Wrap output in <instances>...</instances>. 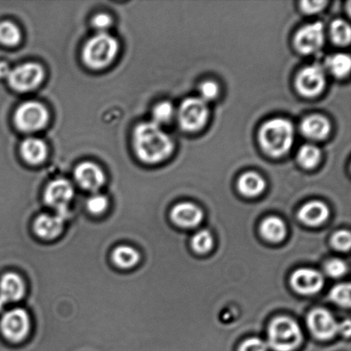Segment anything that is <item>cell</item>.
<instances>
[{
	"mask_svg": "<svg viewBox=\"0 0 351 351\" xmlns=\"http://www.w3.org/2000/svg\"><path fill=\"white\" fill-rule=\"evenodd\" d=\"M339 331L342 332L343 335L350 337V322L348 321L343 322L341 325L339 326Z\"/></svg>",
	"mask_w": 351,
	"mask_h": 351,
	"instance_id": "cell-39",
	"label": "cell"
},
{
	"mask_svg": "<svg viewBox=\"0 0 351 351\" xmlns=\"http://www.w3.org/2000/svg\"><path fill=\"white\" fill-rule=\"evenodd\" d=\"M332 300L342 307L350 308V285L341 284L337 285L331 291Z\"/></svg>",
	"mask_w": 351,
	"mask_h": 351,
	"instance_id": "cell-30",
	"label": "cell"
},
{
	"mask_svg": "<svg viewBox=\"0 0 351 351\" xmlns=\"http://www.w3.org/2000/svg\"><path fill=\"white\" fill-rule=\"evenodd\" d=\"M178 118L182 129L187 132H197L206 125L208 119L206 102L201 98H188L179 108Z\"/></svg>",
	"mask_w": 351,
	"mask_h": 351,
	"instance_id": "cell-5",
	"label": "cell"
},
{
	"mask_svg": "<svg viewBox=\"0 0 351 351\" xmlns=\"http://www.w3.org/2000/svg\"><path fill=\"white\" fill-rule=\"evenodd\" d=\"M239 351H267V346L263 340L252 338L246 340L241 346Z\"/></svg>",
	"mask_w": 351,
	"mask_h": 351,
	"instance_id": "cell-35",
	"label": "cell"
},
{
	"mask_svg": "<svg viewBox=\"0 0 351 351\" xmlns=\"http://www.w3.org/2000/svg\"><path fill=\"white\" fill-rule=\"evenodd\" d=\"M213 245L212 234L208 230H201L192 239L193 249L199 254L208 253Z\"/></svg>",
	"mask_w": 351,
	"mask_h": 351,
	"instance_id": "cell-29",
	"label": "cell"
},
{
	"mask_svg": "<svg viewBox=\"0 0 351 351\" xmlns=\"http://www.w3.org/2000/svg\"><path fill=\"white\" fill-rule=\"evenodd\" d=\"M301 132L306 137L312 140H323L331 132V125L325 117L312 115L306 118L301 123Z\"/></svg>",
	"mask_w": 351,
	"mask_h": 351,
	"instance_id": "cell-18",
	"label": "cell"
},
{
	"mask_svg": "<svg viewBox=\"0 0 351 351\" xmlns=\"http://www.w3.org/2000/svg\"><path fill=\"white\" fill-rule=\"evenodd\" d=\"M295 138L294 127L285 119H274L264 123L259 132V141L265 152L280 157L291 149Z\"/></svg>",
	"mask_w": 351,
	"mask_h": 351,
	"instance_id": "cell-2",
	"label": "cell"
},
{
	"mask_svg": "<svg viewBox=\"0 0 351 351\" xmlns=\"http://www.w3.org/2000/svg\"><path fill=\"white\" fill-rule=\"evenodd\" d=\"M74 189L65 179H57L47 185L45 191V202L57 211V215L66 218L68 206L73 198Z\"/></svg>",
	"mask_w": 351,
	"mask_h": 351,
	"instance_id": "cell-9",
	"label": "cell"
},
{
	"mask_svg": "<svg viewBox=\"0 0 351 351\" xmlns=\"http://www.w3.org/2000/svg\"><path fill=\"white\" fill-rule=\"evenodd\" d=\"M119 43L114 37L106 33H101L86 43L82 58L88 67L94 70L108 66L117 56Z\"/></svg>",
	"mask_w": 351,
	"mask_h": 351,
	"instance_id": "cell-3",
	"label": "cell"
},
{
	"mask_svg": "<svg viewBox=\"0 0 351 351\" xmlns=\"http://www.w3.org/2000/svg\"><path fill=\"white\" fill-rule=\"evenodd\" d=\"M174 115V108L170 102L163 101L159 103L154 108L153 117L154 123L160 126L168 123L173 119Z\"/></svg>",
	"mask_w": 351,
	"mask_h": 351,
	"instance_id": "cell-28",
	"label": "cell"
},
{
	"mask_svg": "<svg viewBox=\"0 0 351 351\" xmlns=\"http://www.w3.org/2000/svg\"><path fill=\"white\" fill-rule=\"evenodd\" d=\"M199 93H201L202 99L205 102L206 101H212L218 96L219 86L216 82L213 81H206L203 82L199 88Z\"/></svg>",
	"mask_w": 351,
	"mask_h": 351,
	"instance_id": "cell-34",
	"label": "cell"
},
{
	"mask_svg": "<svg viewBox=\"0 0 351 351\" xmlns=\"http://www.w3.org/2000/svg\"><path fill=\"white\" fill-rule=\"evenodd\" d=\"M330 71L337 77H345L350 73L351 60L348 54L338 53L326 60Z\"/></svg>",
	"mask_w": 351,
	"mask_h": 351,
	"instance_id": "cell-25",
	"label": "cell"
},
{
	"mask_svg": "<svg viewBox=\"0 0 351 351\" xmlns=\"http://www.w3.org/2000/svg\"><path fill=\"white\" fill-rule=\"evenodd\" d=\"M203 213L197 206L192 203H180L175 206L171 212L173 221L184 228H192L202 222Z\"/></svg>",
	"mask_w": 351,
	"mask_h": 351,
	"instance_id": "cell-16",
	"label": "cell"
},
{
	"mask_svg": "<svg viewBox=\"0 0 351 351\" xmlns=\"http://www.w3.org/2000/svg\"><path fill=\"white\" fill-rule=\"evenodd\" d=\"M43 77V69L40 64L26 63L10 71L7 79L14 90L27 92L37 88Z\"/></svg>",
	"mask_w": 351,
	"mask_h": 351,
	"instance_id": "cell-7",
	"label": "cell"
},
{
	"mask_svg": "<svg viewBox=\"0 0 351 351\" xmlns=\"http://www.w3.org/2000/svg\"><path fill=\"white\" fill-rule=\"evenodd\" d=\"M49 115L46 108L39 102L24 103L16 110L15 123L21 132H34L47 125Z\"/></svg>",
	"mask_w": 351,
	"mask_h": 351,
	"instance_id": "cell-6",
	"label": "cell"
},
{
	"mask_svg": "<svg viewBox=\"0 0 351 351\" xmlns=\"http://www.w3.org/2000/svg\"><path fill=\"white\" fill-rule=\"evenodd\" d=\"M302 340L300 326L288 317H278L271 323L268 330V343L275 351H292Z\"/></svg>",
	"mask_w": 351,
	"mask_h": 351,
	"instance_id": "cell-4",
	"label": "cell"
},
{
	"mask_svg": "<svg viewBox=\"0 0 351 351\" xmlns=\"http://www.w3.org/2000/svg\"><path fill=\"white\" fill-rule=\"evenodd\" d=\"M21 154L26 162L31 165H39L46 160L47 147L43 141L37 138H27L21 145Z\"/></svg>",
	"mask_w": 351,
	"mask_h": 351,
	"instance_id": "cell-20",
	"label": "cell"
},
{
	"mask_svg": "<svg viewBox=\"0 0 351 351\" xmlns=\"http://www.w3.org/2000/svg\"><path fill=\"white\" fill-rule=\"evenodd\" d=\"M25 293V285L22 278L16 274L3 275L0 280V309L10 302H16Z\"/></svg>",
	"mask_w": 351,
	"mask_h": 351,
	"instance_id": "cell-15",
	"label": "cell"
},
{
	"mask_svg": "<svg viewBox=\"0 0 351 351\" xmlns=\"http://www.w3.org/2000/svg\"><path fill=\"white\" fill-rule=\"evenodd\" d=\"M326 3V1H302L301 8L306 13H316L321 12Z\"/></svg>",
	"mask_w": 351,
	"mask_h": 351,
	"instance_id": "cell-37",
	"label": "cell"
},
{
	"mask_svg": "<svg viewBox=\"0 0 351 351\" xmlns=\"http://www.w3.org/2000/svg\"><path fill=\"white\" fill-rule=\"evenodd\" d=\"M331 36L333 43L339 46H346L350 43L351 30L348 23L342 19L335 20L332 23Z\"/></svg>",
	"mask_w": 351,
	"mask_h": 351,
	"instance_id": "cell-26",
	"label": "cell"
},
{
	"mask_svg": "<svg viewBox=\"0 0 351 351\" xmlns=\"http://www.w3.org/2000/svg\"><path fill=\"white\" fill-rule=\"evenodd\" d=\"M321 150L315 145L307 144V145L302 146L298 151V160L302 167L312 169L315 167L321 160Z\"/></svg>",
	"mask_w": 351,
	"mask_h": 351,
	"instance_id": "cell-24",
	"label": "cell"
},
{
	"mask_svg": "<svg viewBox=\"0 0 351 351\" xmlns=\"http://www.w3.org/2000/svg\"><path fill=\"white\" fill-rule=\"evenodd\" d=\"M21 32L12 22L0 23V43L7 47H14L20 43Z\"/></svg>",
	"mask_w": 351,
	"mask_h": 351,
	"instance_id": "cell-27",
	"label": "cell"
},
{
	"mask_svg": "<svg viewBox=\"0 0 351 351\" xmlns=\"http://www.w3.org/2000/svg\"><path fill=\"white\" fill-rule=\"evenodd\" d=\"M325 85V72L319 64L309 65L302 69L295 79L298 91L305 97L319 95L324 89Z\"/></svg>",
	"mask_w": 351,
	"mask_h": 351,
	"instance_id": "cell-10",
	"label": "cell"
},
{
	"mask_svg": "<svg viewBox=\"0 0 351 351\" xmlns=\"http://www.w3.org/2000/svg\"><path fill=\"white\" fill-rule=\"evenodd\" d=\"M93 26L101 31H104L108 29L112 24L111 16L106 15V14H98L92 20Z\"/></svg>",
	"mask_w": 351,
	"mask_h": 351,
	"instance_id": "cell-36",
	"label": "cell"
},
{
	"mask_svg": "<svg viewBox=\"0 0 351 351\" xmlns=\"http://www.w3.org/2000/svg\"><path fill=\"white\" fill-rule=\"evenodd\" d=\"M329 209L324 203L314 201L305 204L299 211V218L306 225L317 226L328 219Z\"/></svg>",
	"mask_w": 351,
	"mask_h": 351,
	"instance_id": "cell-19",
	"label": "cell"
},
{
	"mask_svg": "<svg viewBox=\"0 0 351 351\" xmlns=\"http://www.w3.org/2000/svg\"><path fill=\"white\" fill-rule=\"evenodd\" d=\"M261 232L265 239L271 242H280L287 234V227L280 219L270 217L261 223Z\"/></svg>",
	"mask_w": 351,
	"mask_h": 351,
	"instance_id": "cell-23",
	"label": "cell"
},
{
	"mask_svg": "<svg viewBox=\"0 0 351 351\" xmlns=\"http://www.w3.org/2000/svg\"><path fill=\"white\" fill-rule=\"evenodd\" d=\"M10 69L8 64L5 62H0V78H7L10 72Z\"/></svg>",
	"mask_w": 351,
	"mask_h": 351,
	"instance_id": "cell-38",
	"label": "cell"
},
{
	"mask_svg": "<svg viewBox=\"0 0 351 351\" xmlns=\"http://www.w3.org/2000/svg\"><path fill=\"white\" fill-rule=\"evenodd\" d=\"M108 206V199L102 195H95L88 199L87 208L93 215H101Z\"/></svg>",
	"mask_w": 351,
	"mask_h": 351,
	"instance_id": "cell-31",
	"label": "cell"
},
{
	"mask_svg": "<svg viewBox=\"0 0 351 351\" xmlns=\"http://www.w3.org/2000/svg\"><path fill=\"white\" fill-rule=\"evenodd\" d=\"M237 187L243 195L254 197L263 192L266 188V182L259 174L249 171L241 176Z\"/></svg>",
	"mask_w": 351,
	"mask_h": 351,
	"instance_id": "cell-21",
	"label": "cell"
},
{
	"mask_svg": "<svg viewBox=\"0 0 351 351\" xmlns=\"http://www.w3.org/2000/svg\"><path fill=\"white\" fill-rule=\"evenodd\" d=\"M112 258L116 266L122 269H130L139 263L140 254L132 247L119 246L113 250Z\"/></svg>",
	"mask_w": 351,
	"mask_h": 351,
	"instance_id": "cell-22",
	"label": "cell"
},
{
	"mask_svg": "<svg viewBox=\"0 0 351 351\" xmlns=\"http://www.w3.org/2000/svg\"><path fill=\"white\" fill-rule=\"evenodd\" d=\"M64 219V217L58 215H41L34 222V232L45 240L56 239L63 230Z\"/></svg>",
	"mask_w": 351,
	"mask_h": 351,
	"instance_id": "cell-17",
	"label": "cell"
},
{
	"mask_svg": "<svg viewBox=\"0 0 351 351\" xmlns=\"http://www.w3.org/2000/svg\"><path fill=\"white\" fill-rule=\"evenodd\" d=\"M29 317L22 308L12 309L3 315L0 328L3 335L10 342L19 343L26 338L29 331Z\"/></svg>",
	"mask_w": 351,
	"mask_h": 351,
	"instance_id": "cell-8",
	"label": "cell"
},
{
	"mask_svg": "<svg viewBox=\"0 0 351 351\" xmlns=\"http://www.w3.org/2000/svg\"><path fill=\"white\" fill-rule=\"evenodd\" d=\"M324 40V26L322 23L316 22L298 30L295 36V46L301 53L311 54L323 46Z\"/></svg>",
	"mask_w": 351,
	"mask_h": 351,
	"instance_id": "cell-11",
	"label": "cell"
},
{
	"mask_svg": "<svg viewBox=\"0 0 351 351\" xmlns=\"http://www.w3.org/2000/svg\"><path fill=\"white\" fill-rule=\"evenodd\" d=\"M348 267L346 263L339 259L329 261L326 265V271L329 276L340 278L346 274Z\"/></svg>",
	"mask_w": 351,
	"mask_h": 351,
	"instance_id": "cell-33",
	"label": "cell"
},
{
	"mask_svg": "<svg viewBox=\"0 0 351 351\" xmlns=\"http://www.w3.org/2000/svg\"><path fill=\"white\" fill-rule=\"evenodd\" d=\"M308 324L313 335L322 340L331 339L339 332V325L331 313L324 308H316L308 315Z\"/></svg>",
	"mask_w": 351,
	"mask_h": 351,
	"instance_id": "cell-12",
	"label": "cell"
},
{
	"mask_svg": "<svg viewBox=\"0 0 351 351\" xmlns=\"http://www.w3.org/2000/svg\"><path fill=\"white\" fill-rule=\"evenodd\" d=\"M332 244L336 250L348 251L350 249L351 237L349 232L340 230L333 235Z\"/></svg>",
	"mask_w": 351,
	"mask_h": 351,
	"instance_id": "cell-32",
	"label": "cell"
},
{
	"mask_svg": "<svg viewBox=\"0 0 351 351\" xmlns=\"http://www.w3.org/2000/svg\"><path fill=\"white\" fill-rule=\"evenodd\" d=\"M133 141L137 156L144 163L161 162L173 153V143L171 137L153 121L137 126Z\"/></svg>",
	"mask_w": 351,
	"mask_h": 351,
	"instance_id": "cell-1",
	"label": "cell"
},
{
	"mask_svg": "<svg viewBox=\"0 0 351 351\" xmlns=\"http://www.w3.org/2000/svg\"><path fill=\"white\" fill-rule=\"evenodd\" d=\"M75 178L82 189L92 192L99 191L105 182V175L101 168L90 162L79 165L75 171Z\"/></svg>",
	"mask_w": 351,
	"mask_h": 351,
	"instance_id": "cell-14",
	"label": "cell"
},
{
	"mask_svg": "<svg viewBox=\"0 0 351 351\" xmlns=\"http://www.w3.org/2000/svg\"><path fill=\"white\" fill-rule=\"evenodd\" d=\"M291 283L298 293L313 295L322 290L324 280L319 271L309 268H302L292 275Z\"/></svg>",
	"mask_w": 351,
	"mask_h": 351,
	"instance_id": "cell-13",
	"label": "cell"
}]
</instances>
